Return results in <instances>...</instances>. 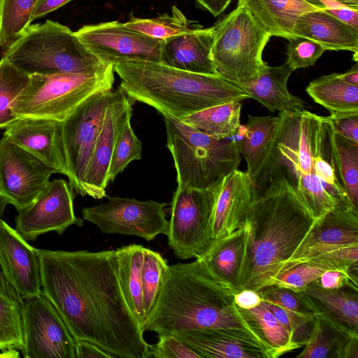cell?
I'll return each mask as SVG.
<instances>
[{
	"mask_svg": "<svg viewBox=\"0 0 358 358\" xmlns=\"http://www.w3.org/2000/svg\"><path fill=\"white\" fill-rule=\"evenodd\" d=\"M38 255L41 292L76 341L93 343L113 358H147L150 345L122 293L115 250L38 249Z\"/></svg>",
	"mask_w": 358,
	"mask_h": 358,
	"instance_id": "cell-1",
	"label": "cell"
},
{
	"mask_svg": "<svg viewBox=\"0 0 358 358\" xmlns=\"http://www.w3.org/2000/svg\"><path fill=\"white\" fill-rule=\"evenodd\" d=\"M317 220L296 190L282 178L257 194L245 220L247 244L241 290L271 285Z\"/></svg>",
	"mask_w": 358,
	"mask_h": 358,
	"instance_id": "cell-2",
	"label": "cell"
},
{
	"mask_svg": "<svg viewBox=\"0 0 358 358\" xmlns=\"http://www.w3.org/2000/svg\"><path fill=\"white\" fill-rule=\"evenodd\" d=\"M235 294L200 259L168 265L145 331L160 336L206 328L234 329L262 338L248 310L236 304Z\"/></svg>",
	"mask_w": 358,
	"mask_h": 358,
	"instance_id": "cell-3",
	"label": "cell"
},
{
	"mask_svg": "<svg viewBox=\"0 0 358 358\" xmlns=\"http://www.w3.org/2000/svg\"><path fill=\"white\" fill-rule=\"evenodd\" d=\"M120 88L134 101L177 120L208 108L250 99L241 85L220 74L196 73L141 59L113 62Z\"/></svg>",
	"mask_w": 358,
	"mask_h": 358,
	"instance_id": "cell-4",
	"label": "cell"
},
{
	"mask_svg": "<svg viewBox=\"0 0 358 358\" xmlns=\"http://www.w3.org/2000/svg\"><path fill=\"white\" fill-rule=\"evenodd\" d=\"M270 148L253 183L262 189L273 178H282L309 206L321 203L327 192L315 173L322 116L307 110L279 113Z\"/></svg>",
	"mask_w": 358,
	"mask_h": 358,
	"instance_id": "cell-5",
	"label": "cell"
},
{
	"mask_svg": "<svg viewBox=\"0 0 358 358\" xmlns=\"http://www.w3.org/2000/svg\"><path fill=\"white\" fill-rule=\"evenodd\" d=\"M114 81L111 63L80 73L30 75L11 109L17 118L41 117L62 122L90 97L111 91Z\"/></svg>",
	"mask_w": 358,
	"mask_h": 358,
	"instance_id": "cell-6",
	"label": "cell"
},
{
	"mask_svg": "<svg viewBox=\"0 0 358 358\" xmlns=\"http://www.w3.org/2000/svg\"><path fill=\"white\" fill-rule=\"evenodd\" d=\"M28 75L80 73L104 62L90 52L68 27L47 20L30 24L3 57Z\"/></svg>",
	"mask_w": 358,
	"mask_h": 358,
	"instance_id": "cell-7",
	"label": "cell"
},
{
	"mask_svg": "<svg viewBox=\"0 0 358 358\" xmlns=\"http://www.w3.org/2000/svg\"><path fill=\"white\" fill-rule=\"evenodd\" d=\"M162 116L178 186L206 188L238 169L241 157L235 138L216 139L180 120Z\"/></svg>",
	"mask_w": 358,
	"mask_h": 358,
	"instance_id": "cell-8",
	"label": "cell"
},
{
	"mask_svg": "<svg viewBox=\"0 0 358 358\" xmlns=\"http://www.w3.org/2000/svg\"><path fill=\"white\" fill-rule=\"evenodd\" d=\"M271 36L237 6L213 26L211 53L217 73L243 87L252 83L267 64L262 53Z\"/></svg>",
	"mask_w": 358,
	"mask_h": 358,
	"instance_id": "cell-9",
	"label": "cell"
},
{
	"mask_svg": "<svg viewBox=\"0 0 358 358\" xmlns=\"http://www.w3.org/2000/svg\"><path fill=\"white\" fill-rule=\"evenodd\" d=\"M223 178L206 188L178 185L171 203L166 235L178 259H199L213 244V212Z\"/></svg>",
	"mask_w": 358,
	"mask_h": 358,
	"instance_id": "cell-10",
	"label": "cell"
},
{
	"mask_svg": "<svg viewBox=\"0 0 358 358\" xmlns=\"http://www.w3.org/2000/svg\"><path fill=\"white\" fill-rule=\"evenodd\" d=\"M117 94V89L90 97L62 122L66 176L73 189L82 196H86L87 169L106 110Z\"/></svg>",
	"mask_w": 358,
	"mask_h": 358,
	"instance_id": "cell-11",
	"label": "cell"
},
{
	"mask_svg": "<svg viewBox=\"0 0 358 358\" xmlns=\"http://www.w3.org/2000/svg\"><path fill=\"white\" fill-rule=\"evenodd\" d=\"M166 205L152 200L108 196L104 203L83 208L82 216L103 234L134 236L151 241L159 234L167 235Z\"/></svg>",
	"mask_w": 358,
	"mask_h": 358,
	"instance_id": "cell-12",
	"label": "cell"
},
{
	"mask_svg": "<svg viewBox=\"0 0 358 358\" xmlns=\"http://www.w3.org/2000/svg\"><path fill=\"white\" fill-rule=\"evenodd\" d=\"M20 305L24 358H76V339L42 292Z\"/></svg>",
	"mask_w": 358,
	"mask_h": 358,
	"instance_id": "cell-13",
	"label": "cell"
},
{
	"mask_svg": "<svg viewBox=\"0 0 358 358\" xmlns=\"http://www.w3.org/2000/svg\"><path fill=\"white\" fill-rule=\"evenodd\" d=\"M87 50L104 63L119 59H141L162 63L164 40L110 21L87 24L75 31Z\"/></svg>",
	"mask_w": 358,
	"mask_h": 358,
	"instance_id": "cell-14",
	"label": "cell"
},
{
	"mask_svg": "<svg viewBox=\"0 0 358 358\" xmlns=\"http://www.w3.org/2000/svg\"><path fill=\"white\" fill-rule=\"evenodd\" d=\"M55 171L6 137L0 139V196L16 210L30 205Z\"/></svg>",
	"mask_w": 358,
	"mask_h": 358,
	"instance_id": "cell-15",
	"label": "cell"
},
{
	"mask_svg": "<svg viewBox=\"0 0 358 358\" xmlns=\"http://www.w3.org/2000/svg\"><path fill=\"white\" fill-rule=\"evenodd\" d=\"M73 199V188L64 179L49 181L30 205L17 211L15 230L26 241H34L50 231L62 236L70 226H83L75 214Z\"/></svg>",
	"mask_w": 358,
	"mask_h": 358,
	"instance_id": "cell-16",
	"label": "cell"
},
{
	"mask_svg": "<svg viewBox=\"0 0 358 358\" xmlns=\"http://www.w3.org/2000/svg\"><path fill=\"white\" fill-rule=\"evenodd\" d=\"M172 334L201 358H275L262 338L243 329L206 328Z\"/></svg>",
	"mask_w": 358,
	"mask_h": 358,
	"instance_id": "cell-17",
	"label": "cell"
},
{
	"mask_svg": "<svg viewBox=\"0 0 358 358\" xmlns=\"http://www.w3.org/2000/svg\"><path fill=\"white\" fill-rule=\"evenodd\" d=\"M131 101L122 90L108 106L87 169L85 195L94 199L106 196L108 174L113 150L126 122L131 118Z\"/></svg>",
	"mask_w": 358,
	"mask_h": 358,
	"instance_id": "cell-18",
	"label": "cell"
},
{
	"mask_svg": "<svg viewBox=\"0 0 358 358\" xmlns=\"http://www.w3.org/2000/svg\"><path fill=\"white\" fill-rule=\"evenodd\" d=\"M355 244H358V208L336 207L316 222L294 253L281 266L277 277L311 257Z\"/></svg>",
	"mask_w": 358,
	"mask_h": 358,
	"instance_id": "cell-19",
	"label": "cell"
},
{
	"mask_svg": "<svg viewBox=\"0 0 358 358\" xmlns=\"http://www.w3.org/2000/svg\"><path fill=\"white\" fill-rule=\"evenodd\" d=\"M0 270L21 299L41 292L38 249L3 220L0 221Z\"/></svg>",
	"mask_w": 358,
	"mask_h": 358,
	"instance_id": "cell-20",
	"label": "cell"
},
{
	"mask_svg": "<svg viewBox=\"0 0 358 358\" xmlns=\"http://www.w3.org/2000/svg\"><path fill=\"white\" fill-rule=\"evenodd\" d=\"M3 136L53 169L67 176L62 122L52 119L20 117L5 129Z\"/></svg>",
	"mask_w": 358,
	"mask_h": 358,
	"instance_id": "cell-21",
	"label": "cell"
},
{
	"mask_svg": "<svg viewBox=\"0 0 358 358\" xmlns=\"http://www.w3.org/2000/svg\"><path fill=\"white\" fill-rule=\"evenodd\" d=\"M256 194V187L247 172L236 169L224 176L213 212L214 241L245 224Z\"/></svg>",
	"mask_w": 358,
	"mask_h": 358,
	"instance_id": "cell-22",
	"label": "cell"
},
{
	"mask_svg": "<svg viewBox=\"0 0 358 358\" xmlns=\"http://www.w3.org/2000/svg\"><path fill=\"white\" fill-rule=\"evenodd\" d=\"M213 27H200L192 31L164 40L162 64L201 74H219L212 58Z\"/></svg>",
	"mask_w": 358,
	"mask_h": 358,
	"instance_id": "cell-23",
	"label": "cell"
},
{
	"mask_svg": "<svg viewBox=\"0 0 358 358\" xmlns=\"http://www.w3.org/2000/svg\"><path fill=\"white\" fill-rule=\"evenodd\" d=\"M292 33L295 37H304L317 42L325 50L358 53V30L324 10H311L301 15L296 20Z\"/></svg>",
	"mask_w": 358,
	"mask_h": 358,
	"instance_id": "cell-24",
	"label": "cell"
},
{
	"mask_svg": "<svg viewBox=\"0 0 358 358\" xmlns=\"http://www.w3.org/2000/svg\"><path fill=\"white\" fill-rule=\"evenodd\" d=\"M357 289H324L310 283L299 290L315 315L323 316L350 335H358Z\"/></svg>",
	"mask_w": 358,
	"mask_h": 358,
	"instance_id": "cell-25",
	"label": "cell"
},
{
	"mask_svg": "<svg viewBox=\"0 0 358 358\" xmlns=\"http://www.w3.org/2000/svg\"><path fill=\"white\" fill-rule=\"evenodd\" d=\"M248 230L245 223L217 239L200 258L207 269L236 293L241 291Z\"/></svg>",
	"mask_w": 358,
	"mask_h": 358,
	"instance_id": "cell-26",
	"label": "cell"
},
{
	"mask_svg": "<svg viewBox=\"0 0 358 358\" xmlns=\"http://www.w3.org/2000/svg\"><path fill=\"white\" fill-rule=\"evenodd\" d=\"M237 6L245 8L256 22L271 36L288 41L295 38L292 31L301 15L321 9L304 0H238Z\"/></svg>",
	"mask_w": 358,
	"mask_h": 358,
	"instance_id": "cell-27",
	"label": "cell"
},
{
	"mask_svg": "<svg viewBox=\"0 0 358 358\" xmlns=\"http://www.w3.org/2000/svg\"><path fill=\"white\" fill-rule=\"evenodd\" d=\"M358 244L329 250L296 264L278 275L272 285L300 290L329 270L357 266Z\"/></svg>",
	"mask_w": 358,
	"mask_h": 358,
	"instance_id": "cell-28",
	"label": "cell"
},
{
	"mask_svg": "<svg viewBox=\"0 0 358 358\" xmlns=\"http://www.w3.org/2000/svg\"><path fill=\"white\" fill-rule=\"evenodd\" d=\"M293 71L287 62L276 66L266 64L257 78L243 88L250 98L271 112L305 110L306 103L287 90V81Z\"/></svg>",
	"mask_w": 358,
	"mask_h": 358,
	"instance_id": "cell-29",
	"label": "cell"
},
{
	"mask_svg": "<svg viewBox=\"0 0 358 358\" xmlns=\"http://www.w3.org/2000/svg\"><path fill=\"white\" fill-rule=\"evenodd\" d=\"M315 173L337 207L354 206L342 179L334 141V129L329 116H322L315 159ZM355 207V206H354Z\"/></svg>",
	"mask_w": 358,
	"mask_h": 358,
	"instance_id": "cell-30",
	"label": "cell"
},
{
	"mask_svg": "<svg viewBox=\"0 0 358 358\" xmlns=\"http://www.w3.org/2000/svg\"><path fill=\"white\" fill-rule=\"evenodd\" d=\"M145 247L130 244L115 250L120 287L129 310L145 331L142 268Z\"/></svg>",
	"mask_w": 358,
	"mask_h": 358,
	"instance_id": "cell-31",
	"label": "cell"
},
{
	"mask_svg": "<svg viewBox=\"0 0 358 358\" xmlns=\"http://www.w3.org/2000/svg\"><path fill=\"white\" fill-rule=\"evenodd\" d=\"M279 117L248 115V121L238 143L240 154L247 163V173L252 182L267 155Z\"/></svg>",
	"mask_w": 358,
	"mask_h": 358,
	"instance_id": "cell-32",
	"label": "cell"
},
{
	"mask_svg": "<svg viewBox=\"0 0 358 358\" xmlns=\"http://www.w3.org/2000/svg\"><path fill=\"white\" fill-rule=\"evenodd\" d=\"M306 91L331 116L358 113V86L344 82L340 73L323 75L313 80Z\"/></svg>",
	"mask_w": 358,
	"mask_h": 358,
	"instance_id": "cell-33",
	"label": "cell"
},
{
	"mask_svg": "<svg viewBox=\"0 0 358 358\" xmlns=\"http://www.w3.org/2000/svg\"><path fill=\"white\" fill-rule=\"evenodd\" d=\"M241 101L216 105L187 115L182 122L216 138H231L241 127Z\"/></svg>",
	"mask_w": 358,
	"mask_h": 358,
	"instance_id": "cell-34",
	"label": "cell"
},
{
	"mask_svg": "<svg viewBox=\"0 0 358 358\" xmlns=\"http://www.w3.org/2000/svg\"><path fill=\"white\" fill-rule=\"evenodd\" d=\"M171 10V14L164 13L153 18L132 16L124 24L130 29L161 40L183 34L201 27L188 20L176 6H173Z\"/></svg>",
	"mask_w": 358,
	"mask_h": 358,
	"instance_id": "cell-35",
	"label": "cell"
},
{
	"mask_svg": "<svg viewBox=\"0 0 358 358\" xmlns=\"http://www.w3.org/2000/svg\"><path fill=\"white\" fill-rule=\"evenodd\" d=\"M38 0H0V47L8 48L31 24Z\"/></svg>",
	"mask_w": 358,
	"mask_h": 358,
	"instance_id": "cell-36",
	"label": "cell"
},
{
	"mask_svg": "<svg viewBox=\"0 0 358 358\" xmlns=\"http://www.w3.org/2000/svg\"><path fill=\"white\" fill-rule=\"evenodd\" d=\"M246 310L262 337L272 349L275 358L300 348L294 342L285 327L262 301L258 306Z\"/></svg>",
	"mask_w": 358,
	"mask_h": 358,
	"instance_id": "cell-37",
	"label": "cell"
},
{
	"mask_svg": "<svg viewBox=\"0 0 358 358\" xmlns=\"http://www.w3.org/2000/svg\"><path fill=\"white\" fill-rule=\"evenodd\" d=\"M345 334H349L342 330L329 319L316 315L305 348L296 357H334L338 343Z\"/></svg>",
	"mask_w": 358,
	"mask_h": 358,
	"instance_id": "cell-38",
	"label": "cell"
},
{
	"mask_svg": "<svg viewBox=\"0 0 358 358\" xmlns=\"http://www.w3.org/2000/svg\"><path fill=\"white\" fill-rule=\"evenodd\" d=\"M29 76L3 57L0 59V129H6L17 119L11 104L27 85Z\"/></svg>",
	"mask_w": 358,
	"mask_h": 358,
	"instance_id": "cell-39",
	"label": "cell"
},
{
	"mask_svg": "<svg viewBox=\"0 0 358 358\" xmlns=\"http://www.w3.org/2000/svg\"><path fill=\"white\" fill-rule=\"evenodd\" d=\"M168 265L166 259L159 252L145 248L142 278L145 322L156 305Z\"/></svg>",
	"mask_w": 358,
	"mask_h": 358,
	"instance_id": "cell-40",
	"label": "cell"
},
{
	"mask_svg": "<svg viewBox=\"0 0 358 358\" xmlns=\"http://www.w3.org/2000/svg\"><path fill=\"white\" fill-rule=\"evenodd\" d=\"M20 301L0 290V348L24 346Z\"/></svg>",
	"mask_w": 358,
	"mask_h": 358,
	"instance_id": "cell-41",
	"label": "cell"
},
{
	"mask_svg": "<svg viewBox=\"0 0 358 358\" xmlns=\"http://www.w3.org/2000/svg\"><path fill=\"white\" fill-rule=\"evenodd\" d=\"M334 141L345 191L351 203L358 208V143L335 131Z\"/></svg>",
	"mask_w": 358,
	"mask_h": 358,
	"instance_id": "cell-42",
	"label": "cell"
},
{
	"mask_svg": "<svg viewBox=\"0 0 358 358\" xmlns=\"http://www.w3.org/2000/svg\"><path fill=\"white\" fill-rule=\"evenodd\" d=\"M142 142L134 132L131 119L124 125L116 141L108 169V182H113L127 165L141 159Z\"/></svg>",
	"mask_w": 358,
	"mask_h": 358,
	"instance_id": "cell-43",
	"label": "cell"
},
{
	"mask_svg": "<svg viewBox=\"0 0 358 358\" xmlns=\"http://www.w3.org/2000/svg\"><path fill=\"white\" fill-rule=\"evenodd\" d=\"M258 292L262 301L276 305L297 316L311 320L315 316L306 297L299 290L271 285Z\"/></svg>",
	"mask_w": 358,
	"mask_h": 358,
	"instance_id": "cell-44",
	"label": "cell"
},
{
	"mask_svg": "<svg viewBox=\"0 0 358 358\" xmlns=\"http://www.w3.org/2000/svg\"><path fill=\"white\" fill-rule=\"evenodd\" d=\"M325 49L317 42L304 37L289 40L287 46V63L294 71L315 64Z\"/></svg>",
	"mask_w": 358,
	"mask_h": 358,
	"instance_id": "cell-45",
	"label": "cell"
},
{
	"mask_svg": "<svg viewBox=\"0 0 358 358\" xmlns=\"http://www.w3.org/2000/svg\"><path fill=\"white\" fill-rule=\"evenodd\" d=\"M262 303L285 327L295 343L300 348L307 343L312 331L314 319L297 316L270 303L262 301Z\"/></svg>",
	"mask_w": 358,
	"mask_h": 358,
	"instance_id": "cell-46",
	"label": "cell"
},
{
	"mask_svg": "<svg viewBox=\"0 0 358 358\" xmlns=\"http://www.w3.org/2000/svg\"><path fill=\"white\" fill-rule=\"evenodd\" d=\"M158 338L157 343L149 345L147 358H201L173 334L160 335Z\"/></svg>",
	"mask_w": 358,
	"mask_h": 358,
	"instance_id": "cell-47",
	"label": "cell"
},
{
	"mask_svg": "<svg viewBox=\"0 0 358 358\" xmlns=\"http://www.w3.org/2000/svg\"><path fill=\"white\" fill-rule=\"evenodd\" d=\"M357 266L348 268L329 270L322 273L313 284L324 289H339L350 287L357 289Z\"/></svg>",
	"mask_w": 358,
	"mask_h": 358,
	"instance_id": "cell-48",
	"label": "cell"
},
{
	"mask_svg": "<svg viewBox=\"0 0 358 358\" xmlns=\"http://www.w3.org/2000/svg\"><path fill=\"white\" fill-rule=\"evenodd\" d=\"M329 117L336 133L358 143V113Z\"/></svg>",
	"mask_w": 358,
	"mask_h": 358,
	"instance_id": "cell-49",
	"label": "cell"
},
{
	"mask_svg": "<svg viewBox=\"0 0 358 358\" xmlns=\"http://www.w3.org/2000/svg\"><path fill=\"white\" fill-rule=\"evenodd\" d=\"M334 357L358 358V335H344L337 345Z\"/></svg>",
	"mask_w": 358,
	"mask_h": 358,
	"instance_id": "cell-50",
	"label": "cell"
},
{
	"mask_svg": "<svg viewBox=\"0 0 358 358\" xmlns=\"http://www.w3.org/2000/svg\"><path fill=\"white\" fill-rule=\"evenodd\" d=\"M76 358H113L106 351L85 340L76 341Z\"/></svg>",
	"mask_w": 358,
	"mask_h": 358,
	"instance_id": "cell-51",
	"label": "cell"
},
{
	"mask_svg": "<svg viewBox=\"0 0 358 358\" xmlns=\"http://www.w3.org/2000/svg\"><path fill=\"white\" fill-rule=\"evenodd\" d=\"M234 301L236 304L243 310L254 308L262 301L259 293L250 289H243L236 293Z\"/></svg>",
	"mask_w": 358,
	"mask_h": 358,
	"instance_id": "cell-52",
	"label": "cell"
},
{
	"mask_svg": "<svg viewBox=\"0 0 358 358\" xmlns=\"http://www.w3.org/2000/svg\"><path fill=\"white\" fill-rule=\"evenodd\" d=\"M72 0H38L33 14V20L41 18L62 7Z\"/></svg>",
	"mask_w": 358,
	"mask_h": 358,
	"instance_id": "cell-53",
	"label": "cell"
},
{
	"mask_svg": "<svg viewBox=\"0 0 358 358\" xmlns=\"http://www.w3.org/2000/svg\"><path fill=\"white\" fill-rule=\"evenodd\" d=\"M196 2L210 12L213 16L220 15L226 10L232 0H195Z\"/></svg>",
	"mask_w": 358,
	"mask_h": 358,
	"instance_id": "cell-54",
	"label": "cell"
},
{
	"mask_svg": "<svg viewBox=\"0 0 358 358\" xmlns=\"http://www.w3.org/2000/svg\"><path fill=\"white\" fill-rule=\"evenodd\" d=\"M8 205L6 201L0 196V221L2 220V216L5 211L6 207ZM0 290L8 294V295L21 300L19 297L16 292L13 289V288L10 286V285L7 282L6 278L1 273L0 270Z\"/></svg>",
	"mask_w": 358,
	"mask_h": 358,
	"instance_id": "cell-55",
	"label": "cell"
},
{
	"mask_svg": "<svg viewBox=\"0 0 358 358\" xmlns=\"http://www.w3.org/2000/svg\"><path fill=\"white\" fill-rule=\"evenodd\" d=\"M343 80L350 85L358 86V65L356 63L347 71L340 73Z\"/></svg>",
	"mask_w": 358,
	"mask_h": 358,
	"instance_id": "cell-56",
	"label": "cell"
},
{
	"mask_svg": "<svg viewBox=\"0 0 358 358\" xmlns=\"http://www.w3.org/2000/svg\"><path fill=\"white\" fill-rule=\"evenodd\" d=\"M305 1L318 7L321 9H324L322 3H320V0H304ZM336 1H338L351 8L358 10V0H335Z\"/></svg>",
	"mask_w": 358,
	"mask_h": 358,
	"instance_id": "cell-57",
	"label": "cell"
},
{
	"mask_svg": "<svg viewBox=\"0 0 358 358\" xmlns=\"http://www.w3.org/2000/svg\"><path fill=\"white\" fill-rule=\"evenodd\" d=\"M19 350L15 348H0V358H18Z\"/></svg>",
	"mask_w": 358,
	"mask_h": 358,
	"instance_id": "cell-58",
	"label": "cell"
}]
</instances>
